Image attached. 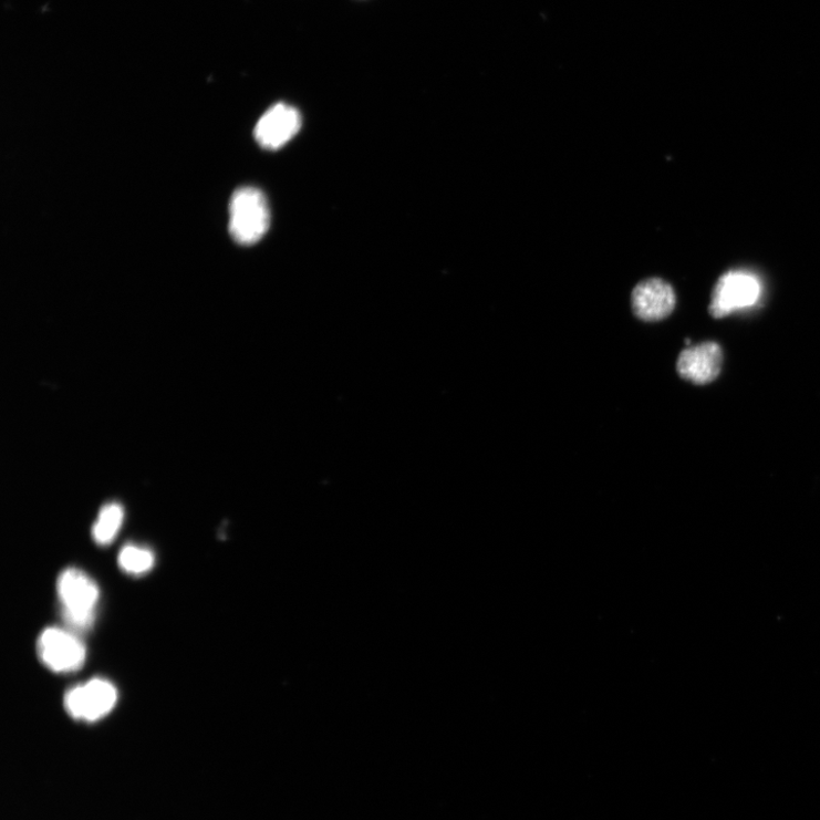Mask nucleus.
Returning <instances> with one entry per match:
<instances>
[{"instance_id":"nucleus-1","label":"nucleus","mask_w":820,"mask_h":820,"mask_svg":"<svg viewBox=\"0 0 820 820\" xmlns=\"http://www.w3.org/2000/svg\"><path fill=\"white\" fill-rule=\"evenodd\" d=\"M58 594L69 626L75 631L90 630L100 600L98 585L93 579L81 570L68 569L59 577Z\"/></svg>"},{"instance_id":"nucleus-2","label":"nucleus","mask_w":820,"mask_h":820,"mask_svg":"<svg viewBox=\"0 0 820 820\" xmlns=\"http://www.w3.org/2000/svg\"><path fill=\"white\" fill-rule=\"evenodd\" d=\"M269 224V207L261 190L242 187L232 194L229 206V231L237 243L256 245L264 237Z\"/></svg>"},{"instance_id":"nucleus-3","label":"nucleus","mask_w":820,"mask_h":820,"mask_svg":"<svg viewBox=\"0 0 820 820\" xmlns=\"http://www.w3.org/2000/svg\"><path fill=\"white\" fill-rule=\"evenodd\" d=\"M760 294L761 286L754 273L741 270L728 271L714 289L710 314L715 319H724L737 310L754 307Z\"/></svg>"},{"instance_id":"nucleus-4","label":"nucleus","mask_w":820,"mask_h":820,"mask_svg":"<svg viewBox=\"0 0 820 820\" xmlns=\"http://www.w3.org/2000/svg\"><path fill=\"white\" fill-rule=\"evenodd\" d=\"M37 651L44 665L58 674H69L84 667L86 647L71 632L48 629L38 639Z\"/></svg>"},{"instance_id":"nucleus-5","label":"nucleus","mask_w":820,"mask_h":820,"mask_svg":"<svg viewBox=\"0 0 820 820\" xmlns=\"http://www.w3.org/2000/svg\"><path fill=\"white\" fill-rule=\"evenodd\" d=\"M118 700V691L102 678L71 688L64 696L68 714L76 720L96 722L108 715Z\"/></svg>"},{"instance_id":"nucleus-6","label":"nucleus","mask_w":820,"mask_h":820,"mask_svg":"<svg viewBox=\"0 0 820 820\" xmlns=\"http://www.w3.org/2000/svg\"><path fill=\"white\" fill-rule=\"evenodd\" d=\"M724 353L713 341L691 345L682 351L677 361L679 376L697 385L714 382L722 372Z\"/></svg>"},{"instance_id":"nucleus-7","label":"nucleus","mask_w":820,"mask_h":820,"mask_svg":"<svg viewBox=\"0 0 820 820\" xmlns=\"http://www.w3.org/2000/svg\"><path fill=\"white\" fill-rule=\"evenodd\" d=\"M300 128L299 111L288 104L279 103L261 116L256 126L255 136L260 146L273 150L288 144Z\"/></svg>"},{"instance_id":"nucleus-8","label":"nucleus","mask_w":820,"mask_h":820,"mask_svg":"<svg viewBox=\"0 0 820 820\" xmlns=\"http://www.w3.org/2000/svg\"><path fill=\"white\" fill-rule=\"evenodd\" d=\"M632 307L635 316L644 322L666 320L676 307L675 290L660 279L643 281L633 290Z\"/></svg>"},{"instance_id":"nucleus-9","label":"nucleus","mask_w":820,"mask_h":820,"mask_svg":"<svg viewBox=\"0 0 820 820\" xmlns=\"http://www.w3.org/2000/svg\"><path fill=\"white\" fill-rule=\"evenodd\" d=\"M124 518V509L120 504L112 502L105 505L93 527L94 540L100 546L110 544L115 539L116 534H118Z\"/></svg>"},{"instance_id":"nucleus-10","label":"nucleus","mask_w":820,"mask_h":820,"mask_svg":"<svg viewBox=\"0 0 820 820\" xmlns=\"http://www.w3.org/2000/svg\"><path fill=\"white\" fill-rule=\"evenodd\" d=\"M154 554L143 547L127 544L120 554V565L128 574L141 575L154 567Z\"/></svg>"}]
</instances>
